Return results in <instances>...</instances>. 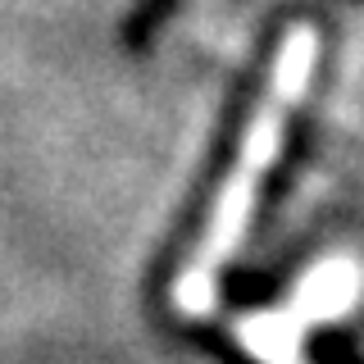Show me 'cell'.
Masks as SVG:
<instances>
[{
    "instance_id": "1",
    "label": "cell",
    "mask_w": 364,
    "mask_h": 364,
    "mask_svg": "<svg viewBox=\"0 0 364 364\" xmlns=\"http://www.w3.org/2000/svg\"><path fill=\"white\" fill-rule=\"evenodd\" d=\"M314 60H318V32L310 23H291L282 32V46L273 55V68H269V82H264V96L259 105L250 109L246 119V132H242V146L232 155V168L228 178L219 182L214 191V205H210V219H205V232L200 242L191 246L187 264L178 269L173 278V310L187 314V318H205L219 301V273L223 264L237 255L246 228H250V214H255V200L264 191V178L273 168V159L282 151V136H287V123L296 105H301L305 87L314 77Z\"/></svg>"
},
{
    "instance_id": "2",
    "label": "cell",
    "mask_w": 364,
    "mask_h": 364,
    "mask_svg": "<svg viewBox=\"0 0 364 364\" xmlns=\"http://www.w3.org/2000/svg\"><path fill=\"white\" fill-rule=\"evenodd\" d=\"M355 296H360V269L350 259H323L301 278V287L291 291V301L282 310L232 318V337L264 364H305L301 355L305 328L341 314Z\"/></svg>"
}]
</instances>
